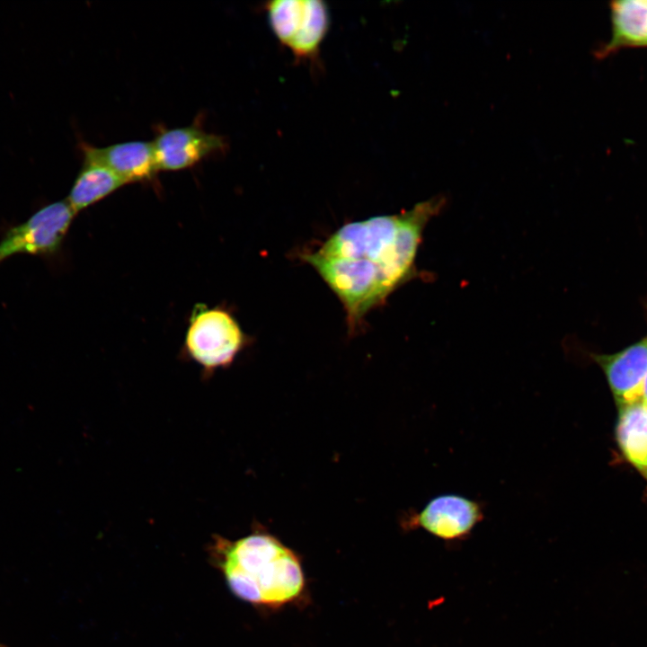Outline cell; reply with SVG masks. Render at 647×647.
Segmentation results:
<instances>
[{"instance_id":"5b68a950","label":"cell","mask_w":647,"mask_h":647,"mask_svg":"<svg viewBox=\"0 0 647 647\" xmlns=\"http://www.w3.org/2000/svg\"><path fill=\"white\" fill-rule=\"evenodd\" d=\"M75 215L66 199L42 207L27 221L5 233L0 241V262L18 253H55Z\"/></svg>"},{"instance_id":"52a82bcc","label":"cell","mask_w":647,"mask_h":647,"mask_svg":"<svg viewBox=\"0 0 647 647\" xmlns=\"http://www.w3.org/2000/svg\"><path fill=\"white\" fill-rule=\"evenodd\" d=\"M152 143L159 172L189 169L227 149L225 137L206 131L199 121L178 128L158 127Z\"/></svg>"},{"instance_id":"277c9868","label":"cell","mask_w":647,"mask_h":647,"mask_svg":"<svg viewBox=\"0 0 647 647\" xmlns=\"http://www.w3.org/2000/svg\"><path fill=\"white\" fill-rule=\"evenodd\" d=\"M265 9L274 35L297 59L316 58L330 24L324 2L276 0L267 3Z\"/></svg>"},{"instance_id":"30bf717a","label":"cell","mask_w":647,"mask_h":647,"mask_svg":"<svg viewBox=\"0 0 647 647\" xmlns=\"http://www.w3.org/2000/svg\"><path fill=\"white\" fill-rule=\"evenodd\" d=\"M611 38L597 52L607 57L623 48L647 47V0L610 3Z\"/></svg>"},{"instance_id":"7c38bea8","label":"cell","mask_w":647,"mask_h":647,"mask_svg":"<svg viewBox=\"0 0 647 647\" xmlns=\"http://www.w3.org/2000/svg\"><path fill=\"white\" fill-rule=\"evenodd\" d=\"M616 434L625 457L647 476V406L639 401L619 407Z\"/></svg>"},{"instance_id":"6da1fadb","label":"cell","mask_w":647,"mask_h":647,"mask_svg":"<svg viewBox=\"0 0 647 647\" xmlns=\"http://www.w3.org/2000/svg\"><path fill=\"white\" fill-rule=\"evenodd\" d=\"M445 203L443 196H436L398 214L347 223L315 250L301 253L342 304L350 333L418 276L415 261L423 230Z\"/></svg>"},{"instance_id":"9c48e42d","label":"cell","mask_w":647,"mask_h":647,"mask_svg":"<svg viewBox=\"0 0 647 647\" xmlns=\"http://www.w3.org/2000/svg\"><path fill=\"white\" fill-rule=\"evenodd\" d=\"M619 407L641 401L647 374V338L615 354H593Z\"/></svg>"},{"instance_id":"3957f363","label":"cell","mask_w":647,"mask_h":647,"mask_svg":"<svg viewBox=\"0 0 647 647\" xmlns=\"http://www.w3.org/2000/svg\"><path fill=\"white\" fill-rule=\"evenodd\" d=\"M247 340L228 311L199 305L191 316L184 345L188 356L211 374L228 367Z\"/></svg>"},{"instance_id":"8fae6325","label":"cell","mask_w":647,"mask_h":647,"mask_svg":"<svg viewBox=\"0 0 647 647\" xmlns=\"http://www.w3.org/2000/svg\"><path fill=\"white\" fill-rule=\"evenodd\" d=\"M127 183L109 168L83 159L67 196V202L77 214L118 191Z\"/></svg>"},{"instance_id":"7a4b0ae2","label":"cell","mask_w":647,"mask_h":647,"mask_svg":"<svg viewBox=\"0 0 647 647\" xmlns=\"http://www.w3.org/2000/svg\"><path fill=\"white\" fill-rule=\"evenodd\" d=\"M208 553L230 591L246 603L278 609L304 597L299 556L272 535L256 531L235 540L214 535Z\"/></svg>"},{"instance_id":"ba28073f","label":"cell","mask_w":647,"mask_h":647,"mask_svg":"<svg viewBox=\"0 0 647 647\" xmlns=\"http://www.w3.org/2000/svg\"><path fill=\"white\" fill-rule=\"evenodd\" d=\"M83 159L109 168L127 184L152 182L159 172L152 141L130 140L95 146L78 143Z\"/></svg>"},{"instance_id":"8992f818","label":"cell","mask_w":647,"mask_h":647,"mask_svg":"<svg viewBox=\"0 0 647 647\" xmlns=\"http://www.w3.org/2000/svg\"><path fill=\"white\" fill-rule=\"evenodd\" d=\"M484 518L481 501L456 493L430 499L419 512L405 519L407 529L421 528L447 543L465 540Z\"/></svg>"},{"instance_id":"4fadbf2b","label":"cell","mask_w":647,"mask_h":647,"mask_svg":"<svg viewBox=\"0 0 647 647\" xmlns=\"http://www.w3.org/2000/svg\"><path fill=\"white\" fill-rule=\"evenodd\" d=\"M641 402L647 406V374L645 376L643 385V390H642V398Z\"/></svg>"}]
</instances>
